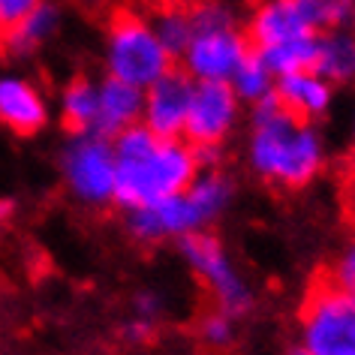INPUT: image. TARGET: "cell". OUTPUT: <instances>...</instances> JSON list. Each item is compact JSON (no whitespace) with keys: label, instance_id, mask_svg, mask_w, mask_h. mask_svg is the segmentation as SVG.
Listing matches in <instances>:
<instances>
[{"label":"cell","instance_id":"d6986e66","mask_svg":"<svg viewBox=\"0 0 355 355\" xmlns=\"http://www.w3.org/2000/svg\"><path fill=\"white\" fill-rule=\"evenodd\" d=\"M55 21H58V12L51 10V6L37 3V10H33L19 28L0 37V51H3V55H28V51H33L55 31Z\"/></svg>","mask_w":355,"mask_h":355},{"label":"cell","instance_id":"7a4b0ae2","mask_svg":"<svg viewBox=\"0 0 355 355\" xmlns=\"http://www.w3.org/2000/svg\"><path fill=\"white\" fill-rule=\"evenodd\" d=\"M196 168L199 166H196V157H193V148L184 145L181 139L157 141V148L141 159L118 163L114 202L130 211H139L172 196H181L196 181Z\"/></svg>","mask_w":355,"mask_h":355},{"label":"cell","instance_id":"52a82bcc","mask_svg":"<svg viewBox=\"0 0 355 355\" xmlns=\"http://www.w3.org/2000/svg\"><path fill=\"white\" fill-rule=\"evenodd\" d=\"M181 250L193 265V271L202 277V283L211 289V295L217 301V310L226 316H238L250 310V292L241 283V277L232 271L223 247L214 235L193 232L181 238Z\"/></svg>","mask_w":355,"mask_h":355},{"label":"cell","instance_id":"30bf717a","mask_svg":"<svg viewBox=\"0 0 355 355\" xmlns=\"http://www.w3.org/2000/svg\"><path fill=\"white\" fill-rule=\"evenodd\" d=\"M193 76L181 64H175L159 82L150 85L145 96V127L159 141H178L184 132V121L193 100Z\"/></svg>","mask_w":355,"mask_h":355},{"label":"cell","instance_id":"8992f818","mask_svg":"<svg viewBox=\"0 0 355 355\" xmlns=\"http://www.w3.org/2000/svg\"><path fill=\"white\" fill-rule=\"evenodd\" d=\"M64 181L82 205L103 208L114 202L118 163L109 141L96 136L76 139L64 154Z\"/></svg>","mask_w":355,"mask_h":355},{"label":"cell","instance_id":"277c9868","mask_svg":"<svg viewBox=\"0 0 355 355\" xmlns=\"http://www.w3.org/2000/svg\"><path fill=\"white\" fill-rule=\"evenodd\" d=\"M109 31V78L130 87H150L175 67L172 55L159 46L150 21L132 10H114L105 21Z\"/></svg>","mask_w":355,"mask_h":355},{"label":"cell","instance_id":"2e32d148","mask_svg":"<svg viewBox=\"0 0 355 355\" xmlns=\"http://www.w3.org/2000/svg\"><path fill=\"white\" fill-rule=\"evenodd\" d=\"M96 100H100V91L94 87V82L87 76H76L73 82L67 85L64 91V114H60V123L69 136L82 139L87 130H94L96 121Z\"/></svg>","mask_w":355,"mask_h":355},{"label":"cell","instance_id":"ba28073f","mask_svg":"<svg viewBox=\"0 0 355 355\" xmlns=\"http://www.w3.org/2000/svg\"><path fill=\"white\" fill-rule=\"evenodd\" d=\"M238 114V96L226 82H199L193 87L190 112L184 121V132L190 148H217L226 139Z\"/></svg>","mask_w":355,"mask_h":355},{"label":"cell","instance_id":"cb8c5ba5","mask_svg":"<svg viewBox=\"0 0 355 355\" xmlns=\"http://www.w3.org/2000/svg\"><path fill=\"white\" fill-rule=\"evenodd\" d=\"M343 184H346V190H349V196H352V208H355V150L343 159Z\"/></svg>","mask_w":355,"mask_h":355},{"label":"cell","instance_id":"d4e9b609","mask_svg":"<svg viewBox=\"0 0 355 355\" xmlns=\"http://www.w3.org/2000/svg\"><path fill=\"white\" fill-rule=\"evenodd\" d=\"M10 211H12L10 202H0V220H6V217H10Z\"/></svg>","mask_w":355,"mask_h":355},{"label":"cell","instance_id":"6da1fadb","mask_svg":"<svg viewBox=\"0 0 355 355\" xmlns=\"http://www.w3.org/2000/svg\"><path fill=\"white\" fill-rule=\"evenodd\" d=\"M250 163L268 187L280 193L301 190L322 168V145L307 121H298L274 94L259 100L253 114Z\"/></svg>","mask_w":355,"mask_h":355},{"label":"cell","instance_id":"3957f363","mask_svg":"<svg viewBox=\"0 0 355 355\" xmlns=\"http://www.w3.org/2000/svg\"><path fill=\"white\" fill-rule=\"evenodd\" d=\"M229 193H232V187H229L226 178L208 172L205 178L193 181V187L181 196L132 211L130 232L141 244H157L168 235H193L199 232V226H205L208 220H214L223 211Z\"/></svg>","mask_w":355,"mask_h":355},{"label":"cell","instance_id":"ffe728a7","mask_svg":"<svg viewBox=\"0 0 355 355\" xmlns=\"http://www.w3.org/2000/svg\"><path fill=\"white\" fill-rule=\"evenodd\" d=\"M232 91L235 96H244V100H265L271 94V73L265 69V64L259 60V55L250 49L247 58L241 60V67L235 69L232 76Z\"/></svg>","mask_w":355,"mask_h":355},{"label":"cell","instance_id":"9c48e42d","mask_svg":"<svg viewBox=\"0 0 355 355\" xmlns=\"http://www.w3.org/2000/svg\"><path fill=\"white\" fill-rule=\"evenodd\" d=\"M247 37L244 28H223L196 33L190 49L184 51V69L199 82H232L235 69L247 58Z\"/></svg>","mask_w":355,"mask_h":355},{"label":"cell","instance_id":"e0dca14e","mask_svg":"<svg viewBox=\"0 0 355 355\" xmlns=\"http://www.w3.org/2000/svg\"><path fill=\"white\" fill-rule=\"evenodd\" d=\"M316 49H319V40L310 37V40H295V42H286V46H274V49L256 51V55H259V60L265 64L268 73H277V78H283V76L313 73Z\"/></svg>","mask_w":355,"mask_h":355},{"label":"cell","instance_id":"9a60e30c","mask_svg":"<svg viewBox=\"0 0 355 355\" xmlns=\"http://www.w3.org/2000/svg\"><path fill=\"white\" fill-rule=\"evenodd\" d=\"M313 76H319L325 85L328 82H334V85L352 82L355 78V37L352 33L334 31L319 40Z\"/></svg>","mask_w":355,"mask_h":355},{"label":"cell","instance_id":"7c38bea8","mask_svg":"<svg viewBox=\"0 0 355 355\" xmlns=\"http://www.w3.org/2000/svg\"><path fill=\"white\" fill-rule=\"evenodd\" d=\"M141 112H145V96L139 87H130L118 78H105L100 87V100H96V139H118L121 132L136 127Z\"/></svg>","mask_w":355,"mask_h":355},{"label":"cell","instance_id":"ac0fdd59","mask_svg":"<svg viewBox=\"0 0 355 355\" xmlns=\"http://www.w3.org/2000/svg\"><path fill=\"white\" fill-rule=\"evenodd\" d=\"M150 31L157 33L159 46H163L172 60L178 55H184V51L190 49L193 42V19H190V6H159L154 21H150Z\"/></svg>","mask_w":355,"mask_h":355},{"label":"cell","instance_id":"44dd1931","mask_svg":"<svg viewBox=\"0 0 355 355\" xmlns=\"http://www.w3.org/2000/svg\"><path fill=\"white\" fill-rule=\"evenodd\" d=\"M319 268L325 271V277L334 289H340L346 295L355 298V238L346 244V250L337 256L331 265H319Z\"/></svg>","mask_w":355,"mask_h":355},{"label":"cell","instance_id":"5b68a950","mask_svg":"<svg viewBox=\"0 0 355 355\" xmlns=\"http://www.w3.org/2000/svg\"><path fill=\"white\" fill-rule=\"evenodd\" d=\"M307 355H355V298L334 289L316 268L298 310Z\"/></svg>","mask_w":355,"mask_h":355},{"label":"cell","instance_id":"4fadbf2b","mask_svg":"<svg viewBox=\"0 0 355 355\" xmlns=\"http://www.w3.org/2000/svg\"><path fill=\"white\" fill-rule=\"evenodd\" d=\"M49 112L42 96L21 78H0V123L15 136H33L46 127Z\"/></svg>","mask_w":355,"mask_h":355},{"label":"cell","instance_id":"5bb4252c","mask_svg":"<svg viewBox=\"0 0 355 355\" xmlns=\"http://www.w3.org/2000/svg\"><path fill=\"white\" fill-rule=\"evenodd\" d=\"M271 94L280 100V105L289 114H295L298 121H307L322 114L331 100V91L319 76L301 73V76H283L277 78V87H271Z\"/></svg>","mask_w":355,"mask_h":355},{"label":"cell","instance_id":"7402d4cb","mask_svg":"<svg viewBox=\"0 0 355 355\" xmlns=\"http://www.w3.org/2000/svg\"><path fill=\"white\" fill-rule=\"evenodd\" d=\"M196 331L211 349H223V346L232 343V325H229V316L220 313V310L202 313L199 322H196Z\"/></svg>","mask_w":355,"mask_h":355},{"label":"cell","instance_id":"8fae6325","mask_svg":"<svg viewBox=\"0 0 355 355\" xmlns=\"http://www.w3.org/2000/svg\"><path fill=\"white\" fill-rule=\"evenodd\" d=\"M244 37L253 51H265L295 40H310L316 37V31L304 21L298 3H265L256 6L253 15L247 19Z\"/></svg>","mask_w":355,"mask_h":355},{"label":"cell","instance_id":"603a6c76","mask_svg":"<svg viewBox=\"0 0 355 355\" xmlns=\"http://www.w3.org/2000/svg\"><path fill=\"white\" fill-rule=\"evenodd\" d=\"M33 10H37V3H31V0H0V37L19 28Z\"/></svg>","mask_w":355,"mask_h":355}]
</instances>
